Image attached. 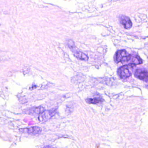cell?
Masks as SVG:
<instances>
[{"label": "cell", "instance_id": "cell-1", "mask_svg": "<svg viewBox=\"0 0 148 148\" xmlns=\"http://www.w3.org/2000/svg\"><path fill=\"white\" fill-rule=\"evenodd\" d=\"M136 65L133 64H129L123 66L119 69L118 73L121 78L125 79L131 76L133 69Z\"/></svg>", "mask_w": 148, "mask_h": 148}, {"label": "cell", "instance_id": "cell-2", "mask_svg": "<svg viewBox=\"0 0 148 148\" xmlns=\"http://www.w3.org/2000/svg\"><path fill=\"white\" fill-rule=\"evenodd\" d=\"M131 58V55L128 53L125 50L118 51L115 56V60L116 63H123L129 61Z\"/></svg>", "mask_w": 148, "mask_h": 148}, {"label": "cell", "instance_id": "cell-3", "mask_svg": "<svg viewBox=\"0 0 148 148\" xmlns=\"http://www.w3.org/2000/svg\"><path fill=\"white\" fill-rule=\"evenodd\" d=\"M55 110H45L39 115L38 119L40 122H44L51 119L56 114Z\"/></svg>", "mask_w": 148, "mask_h": 148}, {"label": "cell", "instance_id": "cell-4", "mask_svg": "<svg viewBox=\"0 0 148 148\" xmlns=\"http://www.w3.org/2000/svg\"><path fill=\"white\" fill-rule=\"evenodd\" d=\"M19 131L20 132L25 134L36 135L40 134L42 132V129L38 126H32L27 128H21L19 129Z\"/></svg>", "mask_w": 148, "mask_h": 148}, {"label": "cell", "instance_id": "cell-5", "mask_svg": "<svg viewBox=\"0 0 148 148\" xmlns=\"http://www.w3.org/2000/svg\"><path fill=\"white\" fill-rule=\"evenodd\" d=\"M135 77L143 81H148V71L144 69H138L134 73Z\"/></svg>", "mask_w": 148, "mask_h": 148}, {"label": "cell", "instance_id": "cell-6", "mask_svg": "<svg viewBox=\"0 0 148 148\" xmlns=\"http://www.w3.org/2000/svg\"><path fill=\"white\" fill-rule=\"evenodd\" d=\"M119 20L120 23L124 27V28L130 29L131 28L132 25V22L128 17L122 15L119 17Z\"/></svg>", "mask_w": 148, "mask_h": 148}, {"label": "cell", "instance_id": "cell-7", "mask_svg": "<svg viewBox=\"0 0 148 148\" xmlns=\"http://www.w3.org/2000/svg\"><path fill=\"white\" fill-rule=\"evenodd\" d=\"M45 110V108L42 106L34 107L26 110L25 113L32 115H39Z\"/></svg>", "mask_w": 148, "mask_h": 148}, {"label": "cell", "instance_id": "cell-8", "mask_svg": "<svg viewBox=\"0 0 148 148\" xmlns=\"http://www.w3.org/2000/svg\"><path fill=\"white\" fill-rule=\"evenodd\" d=\"M74 55L76 58L81 60L87 61L89 59V57L85 53L80 51L74 52Z\"/></svg>", "mask_w": 148, "mask_h": 148}, {"label": "cell", "instance_id": "cell-9", "mask_svg": "<svg viewBox=\"0 0 148 148\" xmlns=\"http://www.w3.org/2000/svg\"><path fill=\"white\" fill-rule=\"evenodd\" d=\"M103 100L100 97H95L93 98H88L86 99V102L89 104H97L103 102Z\"/></svg>", "mask_w": 148, "mask_h": 148}, {"label": "cell", "instance_id": "cell-10", "mask_svg": "<svg viewBox=\"0 0 148 148\" xmlns=\"http://www.w3.org/2000/svg\"><path fill=\"white\" fill-rule=\"evenodd\" d=\"M132 64H134L138 65L141 64L143 63V61L142 59L140 58V57L138 56H134L132 58Z\"/></svg>", "mask_w": 148, "mask_h": 148}, {"label": "cell", "instance_id": "cell-11", "mask_svg": "<svg viewBox=\"0 0 148 148\" xmlns=\"http://www.w3.org/2000/svg\"><path fill=\"white\" fill-rule=\"evenodd\" d=\"M67 45L69 48L71 49H73L75 47V44L73 40H69L67 41Z\"/></svg>", "mask_w": 148, "mask_h": 148}]
</instances>
